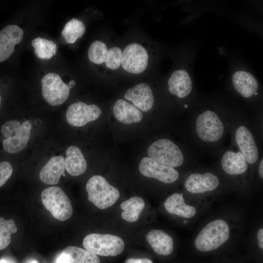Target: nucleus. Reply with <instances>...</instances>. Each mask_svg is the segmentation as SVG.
<instances>
[{
  "label": "nucleus",
  "instance_id": "nucleus-1",
  "mask_svg": "<svg viewBox=\"0 0 263 263\" xmlns=\"http://www.w3.org/2000/svg\"><path fill=\"white\" fill-rule=\"evenodd\" d=\"M229 233V225L225 221L215 220L201 230L195 240V246L201 251L215 250L227 241Z\"/></svg>",
  "mask_w": 263,
  "mask_h": 263
},
{
  "label": "nucleus",
  "instance_id": "nucleus-2",
  "mask_svg": "<svg viewBox=\"0 0 263 263\" xmlns=\"http://www.w3.org/2000/svg\"><path fill=\"white\" fill-rule=\"evenodd\" d=\"M86 189L89 201L101 209L113 206L120 196L118 190L98 175H94L89 179Z\"/></svg>",
  "mask_w": 263,
  "mask_h": 263
},
{
  "label": "nucleus",
  "instance_id": "nucleus-3",
  "mask_svg": "<svg viewBox=\"0 0 263 263\" xmlns=\"http://www.w3.org/2000/svg\"><path fill=\"white\" fill-rule=\"evenodd\" d=\"M83 245L88 251L102 256H115L124 250L125 244L119 237L109 234L91 233L86 236Z\"/></svg>",
  "mask_w": 263,
  "mask_h": 263
},
{
  "label": "nucleus",
  "instance_id": "nucleus-4",
  "mask_svg": "<svg viewBox=\"0 0 263 263\" xmlns=\"http://www.w3.org/2000/svg\"><path fill=\"white\" fill-rule=\"evenodd\" d=\"M41 199L43 206L56 219L64 221L72 216L71 201L61 188L51 187L45 188L41 192Z\"/></svg>",
  "mask_w": 263,
  "mask_h": 263
},
{
  "label": "nucleus",
  "instance_id": "nucleus-5",
  "mask_svg": "<svg viewBox=\"0 0 263 263\" xmlns=\"http://www.w3.org/2000/svg\"><path fill=\"white\" fill-rule=\"evenodd\" d=\"M147 153L150 158L172 167L181 166L184 160L178 146L168 139H160L152 143L149 147Z\"/></svg>",
  "mask_w": 263,
  "mask_h": 263
},
{
  "label": "nucleus",
  "instance_id": "nucleus-6",
  "mask_svg": "<svg viewBox=\"0 0 263 263\" xmlns=\"http://www.w3.org/2000/svg\"><path fill=\"white\" fill-rule=\"evenodd\" d=\"M42 94L44 99L52 106H58L66 101L70 88L60 76L54 73L45 75L41 80Z\"/></svg>",
  "mask_w": 263,
  "mask_h": 263
},
{
  "label": "nucleus",
  "instance_id": "nucleus-7",
  "mask_svg": "<svg viewBox=\"0 0 263 263\" xmlns=\"http://www.w3.org/2000/svg\"><path fill=\"white\" fill-rule=\"evenodd\" d=\"M148 59L146 49L139 43H132L127 45L122 52L121 65L126 72L138 74L146 69Z\"/></svg>",
  "mask_w": 263,
  "mask_h": 263
},
{
  "label": "nucleus",
  "instance_id": "nucleus-8",
  "mask_svg": "<svg viewBox=\"0 0 263 263\" xmlns=\"http://www.w3.org/2000/svg\"><path fill=\"white\" fill-rule=\"evenodd\" d=\"M196 131L199 138L203 141L215 142L222 136L224 127L217 114L207 110L198 116Z\"/></svg>",
  "mask_w": 263,
  "mask_h": 263
},
{
  "label": "nucleus",
  "instance_id": "nucleus-9",
  "mask_svg": "<svg viewBox=\"0 0 263 263\" xmlns=\"http://www.w3.org/2000/svg\"><path fill=\"white\" fill-rule=\"evenodd\" d=\"M101 113V110L97 105H87L79 101L72 104L68 107L66 118L70 125L79 127L95 120L100 116Z\"/></svg>",
  "mask_w": 263,
  "mask_h": 263
},
{
  "label": "nucleus",
  "instance_id": "nucleus-10",
  "mask_svg": "<svg viewBox=\"0 0 263 263\" xmlns=\"http://www.w3.org/2000/svg\"><path fill=\"white\" fill-rule=\"evenodd\" d=\"M140 173L165 183H172L179 177L178 172L173 167L162 164L150 157L143 158L139 165Z\"/></svg>",
  "mask_w": 263,
  "mask_h": 263
},
{
  "label": "nucleus",
  "instance_id": "nucleus-11",
  "mask_svg": "<svg viewBox=\"0 0 263 263\" xmlns=\"http://www.w3.org/2000/svg\"><path fill=\"white\" fill-rule=\"evenodd\" d=\"M125 99L131 101L139 110L146 112L154 104V96L149 85L146 83L138 84L128 89L124 94Z\"/></svg>",
  "mask_w": 263,
  "mask_h": 263
},
{
  "label": "nucleus",
  "instance_id": "nucleus-12",
  "mask_svg": "<svg viewBox=\"0 0 263 263\" xmlns=\"http://www.w3.org/2000/svg\"><path fill=\"white\" fill-rule=\"evenodd\" d=\"M23 36V30L16 25H7L0 31V62L12 54L15 45L21 41Z\"/></svg>",
  "mask_w": 263,
  "mask_h": 263
},
{
  "label": "nucleus",
  "instance_id": "nucleus-13",
  "mask_svg": "<svg viewBox=\"0 0 263 263\" xmlns=\"http://www.w3.org/2000/svg\"><path fill=\"white\" fill-rule=\"evenodd\" d=\"M219 185L218 177L214 174L207 172L201 174L194 173L186 179L185 186L192 193H202L216 189Z\"/></svg>",
  "mask_w": 263,
  "mask_h": 263
},
{
  "label": "nucleus",
  "instance_id": "nucleus-14",
  "mask_svg": "<svg viewBox=\"0 0 263 263\" xmlns=\"http://www.w3.org/2000/svg\"><path fill=\"white\" fill-rule=\"evenodd\" d=\"M237 144L247 162L253 164L258 158V150L249 130L244 126L239 127L235 133Z\"/></svg>",
  "mask_w": 263,
  "mask_h": 263
},
{
  "label": "nucleus",
  "instance_id": "nucleus-15",
  "mask_svg": "<svg viewBox=\"0 0 263 263\" xmlns=\"http://www.w3.org/2000/svg\"><path fill=\"white\" fill-rule=\"evenodd\" d=\"M32 127L29 120L22 123L12 136L3 140V147L4 150L10 153H16L24 149L30 138Z\"/></svg>",
  "mask_w": 263,
  "mask_h": 263
},
{
  "label": "nucleus",
  "instance_id": "nucleus-16",
  "mask_svg": "<svg viewBox=\"0 0 263 263\" xmlns=\"http://www.w3.org/2000/svg\"><path fill=\"white\" fill-rule=\"evenodd\" d=\"M169 93L179 98H184L191 92L192 83L187 71L185 70H177L173 72L168 82Z\"/></svg>",
  "mask_w": 263,
  "mask_h": 263
},
{
  "label": "nucleus",
  "instance_id": "nucleus-17",
  "mask_svg": "<svg viewBox=\"0 0 263 263\" xmlns=\"http://www.w3.org/2000/svg\"><path fill=\"white\" fill-rule=\"evenodd\" d=\"M65 169V159L62 156H54L43 167L39 172V178L47 185H56Z\"/></svg>",
  "mask_w": 263,
  "mask_h": 263
},
{
  "label": "nucleus",
  "instance_id": "nucleus-18",
  "mask_svg": "<svg viewBox=\"0 0 263 263\" xmlns=\"http://www.w3.org/2000/svg\"><path fill=\"white\" fill-rule=\"evenodd\" d=\"M113 111L115 118L124 124L139 122L143 118L140 110L122 99H119L116 101Z\"/></svg>",
  "mask_w": 263,
  "mask_h": 263
},
{
  "label": "nucleus",
  "instance_id": "nucleus-19",
  "mask_svg": "<svg viewBox=\"0 0 263 263\" xmlns=\"http://www.w3.org/2000/svg\"><path fill=\"white\" fill-rule=\"evenodd\" d=\"M232 80L235 90L245 98L252 96L259 88L258 82L253 75L244 71H238L234 73Z\"/></svg>",
  "mask_w": 263,
  "mask_h": 263
},
{
  "label": "nucleus",
  "instance_id": "nucleus-20",
  "mask_svg": "<svg viewBox=\"0 0 263 263\" xmlns=\"http://www.w3.org/2000/svg\"><path fill=\"white\" fill-rule=\"evenodd\" d=\"M146 239L154 251L159 255L167 256L173 251V239L163 230H151L147 234Z\"/></svg>",
  "mask_w": 263,
  "mask_h": 263
},
{
  "label": "nucleus",
  "instance_id": "nucleus-21",
  "mask_svg": "<svg viewBox=\"0 0 263 263\" xmlns=\"http://www.w3.org/2000/svg\"><path fill=\"white\" fill-rule=\"evenodd\" d=\"M66 154L65 167L68 174L77 176L85 172L87 167V162L77 147L70 146L66 150Z\"/></svg>",
  "mask_w": 263,
  "mask_h": 263
},
{
  "label": "nucleus",
  "instance_id": "nucleus-22",
  "mask_svg": "<svg viewBox=\"0 0 263 263\" xmlns=\"http://www.w3.org/2000/svg\"><path fill=\"white\" fill-rule=\"evenodd\" d=\"M164 207L169 213L183 218L192 217L196 213L195 207L185 203L182 194L177 193L168 197L164 203Z\"/></svg>",
  "mask_w": 263,
  "mask_h": 263
},
{
  "label": "nucleus",
  "instance_id": "nucleus-23",
  "mask_svg": "<svg viewBox=\"0 0 263 263\" xmlns=\"http://www.w3.org/2000/svg\"><path fill=\"white\" fill-rule=\"evenodd\" d=\"M221 164L224 171L229 175L242 174L248 169L247 162L240 151H226L223 156Z\"/></svg>",
  "mask_w": 263,
  "mask_h": 263
},
{
  "label": "nucleus",
  "instance_id": "nucleus-24",
  "mask_svg": "<svg viewBox=\"0 0 263 263\" xmlns=\"http://www.w3.org/2000/svg\"><path fill=\"white\" fill-rule=\"evenodd\" d=\"M60 254L67 263H100L96 255L77 246H68Z\"/></svg>",
  "mask_w": 263,
  "mask_h": 263
},
{
  "label": "nucleus",
  "instance_id": "nucleus-25",
  "mask_svg": "<svg viewBox=\"0 0 263 263\" xmlns=\"http://www.w3.org/2000/svg\"><path fill=\"white\" fill-rule=\"evenodd\" d=\"M144 207L145 202L142 198L132 197L121 204L120 208L123 210L121 214V217L127 222H135L138 219Z\"/></svg>",
  "mask_w": 263,
  "mask_h": 263
},
{
  "label": "nucleus",
  "instance_id": "nucleus-26",
  "mask_svg": "<svg viewBox=\"0 0 263 263\" xmlns=\"http://www.w3.org/2000/svg\"><path fill=\"white\" fill-rule=\"evenodd\" d=\"M85 31V27L83 22L73 18L66 23L62 31V35L67 43L72 44L81 38Z\"/></svg>",
  "mask_w": 263,
  "mask_h": 263
},
{
  "label": "nucleus",
  "instance_id": "nucleus-27",
  "mask_svg": "<svg viewBox=\"0 0 263 263\" xmlns=\"http://www.w3.org/2000/svg\"><path fill=\"white\" fill-rule=\"evenodd\" d=\"M37 56L41 59H50L56 53V44L46 38L38 37L32 41Z\"/></svg>",
  "mask_w": 263,
  "mask_h": 263
},
{
  "label": "nucleus",
  "instance_id": "nucleus-28",
  "mask_svg": "<svg viewBox=\"0 0 263 263\" xmlns=\"http://www.w3.org/2000/svg\"><path fill=\"white\" fill-rule=\"evenodd\" d=\"M109 50L106 44L100 40H95L90 45L88 51L89 59L92 63L100 64L105 62Z\"/></svg>",
  "mask_w": 263,
  "mask_h": 263
},
{
  "label": "nucleus",
  "instance_id": "nucleus-29",
  "mask_svg": "<svg viewBox=\"0 0 263 263\" xmlns=\"http://www.w3.org/2000/svg\"><path fill=\"white\" fill-rule=\"evenodd\" d=\"M17 227L13 220H6L0 217V249L7 247L11 242L12 233L17 231Z\"/></svg>",
  "mask_w": 263,
  "mask_h": 263
},
{
  "label": "nucleus",
  "instance_id": "nucleus-30",
  "mask_svg": "<svg viewBox=\"0 0 263 263\" xmlns=\"http://www.w3.org/2000/svg\"><path fill=\"white\" fill-rule=\"evenodd\" d=\"M122 50L118 47H113L109 49L105 63L107 67L111 70H116L121 65Z\"/></svg>",
  "mask_w": 263,
  "mask_h": 263
},
{
  "label": "nucleus",
  "instance_id": "nucleus-31",
  "mask_svg": "<svg viewBox=\"0 0 263 263\" xmlns=\"http://www.w3.org/2000/svg\"><path fill=\"white\" fill-rule=\"evenodd\" d=\"M21 124L15 120H9L5 123L1 127V133L5 138L12 136L19 129Z\"/></svg>",
  "mask_w": 263,
  "mask_h": 263
},
{
  "label": "nucleus",
  "instance_id": "nucleus-32",
  "mask_svg": "<svg viewBox=\"0 0 263 263\" xmlns=\"http://www.w3.org/2000/svg\"><path fill=\"white\" fill-rule=\"evenodd\" d=\"M12 172L13 168L9 162L3 161L0 163V187L7 182Z\"/></svg>",
  "mask_w": 263,
  "mask_h": 263
},
{
  "label": "nucleus",
  "instance_id": "nucleus-33",
  "mask_svg": "<svg viewBox=\"0 0 263 263\" xmlns=\"http://www.w3.org/2000/svg\"><path fill=\"white\" fill-rule=\"evenodd\" d=\"M125 263H153L152 262L147 258L135 259L130 258L127 259Z\"/></svg>",
  "mask_w": 263,
  "mask_h": 263
},
{
  "label": "nucleus",
  "instance_id": "nucleus-34",
  "mask_svg": "<svg viewBox=\"0 0 263 263\" xmlns=\"http://www.w3.org/2000/svg\"><path fill=\"white\" fill-rule=\"evenodd\" d=\"M257 238L258 240V243L259 246L263 248V229L261 228L258 231Z\"/></svg>",
  "mask_w": 263,
  "mask_h": 263
},
{
  "label": "nucleus",
  "instance_id": "nucleus-35",
  "mask_svg": "<svg viewBox=\"0 0 263 263\" xmlns=\"http://www.w3.org/2000/svg\"><path fill=\"white\" fill-rule=\"evenodd\" d=\"M55 263H67L64 257L60 253L56 257Z\"/></svg>",
  "mask_w": 263,
  "mask_h": 263
},
{
  "label": "nucleus",
  "instance_id": "nucleus-36",
  "mask_svg": "<svg viewBox=\"0 0 263 263\" xmlns=\"http://www.w3.org/2000/svg\"><path fill=\"white\" fill-rule=\"evenodd\" d=\"M259 172L260 177L263 178V160L262 159L260 163L259 167Z\"/></svg>",
  "mask_w": 263,
  "mask_h": 263
},
{
  "label": "nucleus",
  "instance_id": "nucleus-37",
  "mask_svg": "<svg viewBox=\"0 0 263 263\" xmlns=\"http://www.w3.org/2000/svg\"><path fill=\"white\" fill-rule=\"evenodd\" d=\"M75 86V82L74 80H71L69 81L68 86L69 88H73Z\"/></svg>",
  "mask_w": 263,
  "mask_h": 263
},
{
  "label": "nucleus",
  "instance_id": "nucleus-38",
  "mask_svg": "<svg viewBox=\"0 0 263 263\" xmlns=\"http://www.w3.org/2000/svg\"><path fill=\"white\" fill-rule=\"evenodd\" d=\"M0 263H13L6 259H1L0 260Z\"/></svg>",
  "mask_w": 263,
  "mask_h": 263
},
{
  "label": "nucleus",
  "instance_id": "nucleus-39",
  "mask_svg": "<svg viewBox=\"0 0 263 263\" xmlns=\"http://www.w3.org/2000/svg\"><path fill=\"white\" fill-rule=\"evenodd\" d=\"M29 263H38V262L36 260H33L30 261Z\"/></svg>",
  "mask_w": 263,
  "mask_h": 263
},
{
  "label": "nucleus",
  "instance_id": "nucleus-40",
  "mask_svg": "<svg viewBox=\"0 0 263 263\" xmlns=\"http://www.w3.org/2000/svg\"><path fill=\"white\" fill-rule=\"evenodd\" d=\"M188 106L187 105H185V106H184L185 108H187Z\"/></svg>",
  "mask_w": 263,
  "mask_h": 263
},
{
  "label": "nucleus",
  "instance_id": "nucleus-41",
  "mask_svg": "<svg viewBox=\"0 0 263 263\" xmlns=\"http://www.w3.org/2000/svg\"><path fill=\"white\" fill-rule=\"evenodd\" d=\"M257 94H258V93L256 92V93H255L254 94L257 95Z\"/></svg>",
  "mask_w": 263,
  "mask_h": 263
},
{
  "label": "nucleus",
  "instance_id": "nucleus-42",
  "mask_svg": "<svg viewBox=\"0 0 263 263\" xmlns=\"http://www.w3.org/2000/svg\"><path fill=\"white\" fill-rule=\"evenodd\" d=\"M0 101H1V97H0Z\"/></svg>",
  "mask_w": 263,
  "mask_h": 263
}]
</instances>
